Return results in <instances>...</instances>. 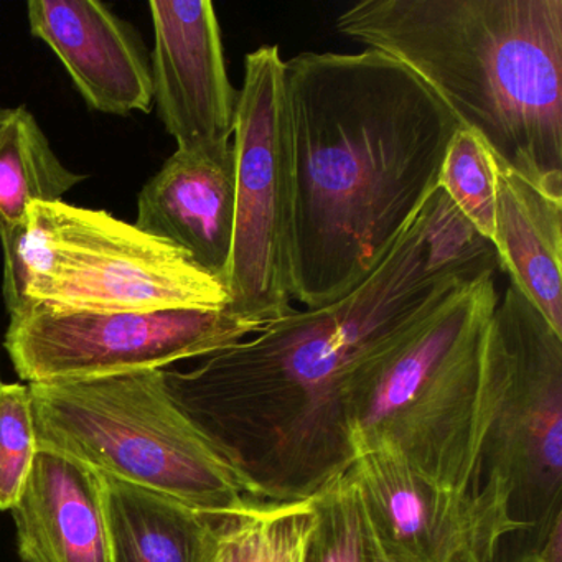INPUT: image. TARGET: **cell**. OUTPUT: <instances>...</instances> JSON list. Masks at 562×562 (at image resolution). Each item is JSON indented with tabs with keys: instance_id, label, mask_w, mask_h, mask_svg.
Returning <instances> with one entry per match:
<instances>
[{
	"instance_id": "obj_1",
	"label": "cell",
	"mask_w": 562,
	"mask_h": 562,
	"mask_svg": "<svg viewBox=\"0 0 562 562\" xmlns=\"http://www.w3.org/2000/svg\"><path fill=\"white\" fill-rule=\"evenodd\" d=\"M496 266L493 246L437 189L353 291L294 308L190 370H162L164 383L246 496L311 498L357 460L347 400L353 371Z\"/></svg>"
},
{
	"instance_id": "obj_2",
	"label": "cell",
	"mask_w": 562,
	"mask_h": 562,
	"mask_svg": "<svg viewBox=\"0 0 562 562\" xmlns=\"http://www.w3.org/2000/svg\"><path fill=\"white\" fill-rule=\"evenodd\" d=\"M292 150V299L305 308L368 278L439 189L459 131L403 64L367 48L285 60Z\"/></svg>"
},
{
	"instance_id": "obj_3",
	"label": "cell",
	"mask_w": 562,
	"mask_h": 562,
	"mask_svg": "<svg viewBox=\"0 0 562 562\" xmlns=\"http://www.w3.org/2000/svg\"><path fill=\"white\" fill-rule=\"evenodd\" d=\"M337 31L403 64L496 162L562 196V0H361Z\"/></svg>"
},
{
	"instance_id": "obj_4",
	"label": "cell",
	"mask_w": 562,
	"mask_h": 562,
	"mask_svg": "<svg viewBox=\"0 0 562 562\" xmlns=\"http://www.w3.org/2000/svg\"><path fill=\"white\" fill-rule=\"evenodd\" d=\"M498 297L495 271L483 272L353 371L347 400L357 459L390 447L437 483L482 490L493 413L485 340Z\"/></svg>"
},
{
	"instance_id": "obj_5",
	"label": "cell",
	"mask_w": 562,
	"mask_h": 562,
	"mask_svg": "<svg viewBox=\"0 0 562 562\" xmlns=\"http://www.w3.org/2000/svg\"><path fill=\"white\" fill-rule=\"evenodd\" d=\"M9 315L228 307L225 284L176 246L103 210L34 203L27 225L0 238Z\"/></svg>"
},
{
	"instance_id": "obj_6",
	"label": "cell",
	"mask_w": 562,
	"mask_h": 562,
	"mask_svg": "<svg viewBox=\"0 0 562 562\" xmlns=\"http://www.w3.org/2000/svg\"><path fill=\"white\" fill-rule=\"evenodd\" d=\"M29 391L38 449L206 513L232 512L249 498L173 403L162 370L32 383Z\"/></svg>"
},
{
	"instance_id": "obj_7",
	"label": "cell",
	"mask_w": 562,
	"mask_h": 562,
	"mask_svg": "<svg viewBox=\"0 0 562 562\" xmlns=\"http://www.w3.org/2000/svg\"><path fill=\"white\" fill-rule=\"evenodd\" d=\"M493 413L480 485L506 503L518 532L495 562H535L562 532V335L509 284L486 328Z\"/></svg>"
},
{
	"instance_id": "obj_8",
	"label": "cell",
	"mask_w": 562,
	"mask_h": 562,
	"mask_svg": "<svg viewBox=\"0 0 562 562\" xmlns=\"http://www.w3.org/2000/svg\"><path fill=\"white\" fill-rule=\"evenodd\" d=\"M233 147L236 215L226 291L228 308L272 324L291 302L292 150L285 60L278 45L245 58Z\"/></svg>"
},
{
	"instance_id": "obj_9",
	"label": "cell",
	"mask_w": 562,
	"mask_h": 562,
	"mask_svg": "<svg viewBox=\"0 0 562 562\" xmlns=\"http://www.w3.org/2000/svg\"><path fill=\"white\" fill-rule=\"evenodd\" d=\"M265 322L228 307L153 312H55L12 315L5 350L22 380H91L205 358L261 331Z\"/></svg>"
},
{
	"instance_id": "obj_10",
	"label": "cell",
	"mask_w": 562,
	"mask_h": 562,
	"mask_svg": "<svg viewBox=\"0 0 562 562\" xmlns=\"http://www.w3.org/2000/svg\"><path fill=\"white\" fill-rule=\"evenodd\" d=\"M350 473L381 541L400 562H495L518 532L495 490L437 483L390 447L358 457Z\"/></svg>"
},
{
	"instance_id": "obj_11",
	"label": "cell",
	"mask_w": 562,
	"mask_h": 562,
	"mask_svg": "<svg viewBox=\"0 0 562 562\" xmlns=\"http://www.w3.org/2000/svg\"><path fill=\"white\" fill-rule=\"evenodd\" d=\"M153 103L177 149L232 143L238 90L209 0H153Z\"/></svg>"
},
{
	"instance_id": "obj_12",
	"label": "cell",
	"mask_w": 562,
	"mask_h": 562,
	"mask_svg": "<svg viewBox=\"0 0 562 562\" xmlns=\"http://www.w3.org/2000/svg\"><path fill=\"white\" fill-rule=\"evenodd\" d=\"M236 215V157L232 143L177 149L140 190V232L186 252L225 284Z\"/></svg>"
},
{
	"instance_id": "obj_13",
	"label": "cell",
	"mask_w": 562,
	"mask_h": 562,
	"mask_svg": "<svg viewBox=\"0 0 562 562\" xmlns=\"http://www.w3.org/2000/svg\"><path fill=\"white\" fill-rule=\"evenodd\" d=\"M29 25L60 58L91 110L127 116L153 110V71L143 42L97 0H31Z\"/></svg>"
},
{
	"instance_id": "obj_14",
	"label": "cell",
	"mask_w": 562,
	"mask_h": 562,
	"mask_svg": "<svg viewBox=\"0 0 562 562\" xmlns=\"http://www.w3.org/2000/svg\"><path fill=\"white\" fill-rule=\"evenodd\" d=\"M11 512L24 562H113L103 476L71 457L38 449Z\"/></svg>"
},
{
	"instance_id": "obj_15",
	"label": "cell",
	"mask_w": 562,
	"mask_h": 562,
	"mask_svg": "<svg viewBox=\"0 0 562 562\" xmlns=\"http://www.w3.org/2000/svg\"><path fill=\"white\" fill-rule=\"evenodd\" d=\"M492 156V154H490ZM498 265L526 301L562 335V196L551 195L492 157Z\"/></svg>"
},
{
	"instance_id": "obj_16",
	"label": "cell",
	"mask_w": 562,
	"mask_h": 562,
	"mask_svg": "<svg viewBox=\"0 0 562 562\" xmlns=\"http://www.w3.org/2000/svg\"><path fill=\"white\" fill-rule=\"evenodd\" d=\"M101 476L113 562H202L220 513Z\"/></svg>"
},
{
	"instance_id": "obj_17",
	"label": "cell",
	"mask_w": 562,
	"mask_h": 562,
	"mask_svg": "<svg viewBox=\"0 0 562 562\" xmlns=\"http://www.w3.org/2000/svg\"><path fill=\"white\" fill-rule=\"evenodd\" d=\"M83 180L61 164L27 108L0 110V238L27 225L34 203L64 202Z\"/></svg>"
},
{
	"instance_id": "obj_18",
	"label": "cell",
	"mask_w": 562,
	"mask_h": 562,
	"mask_svg": "<svg viewBox=\"0 0 562 562\" xmlns=\"http://www.w3.org/2000/svg\"><path fill=\"white\" fill-rule=\"evenodd\" d=\"M314 522L312 498H248L238 508L216 516L202 562H305Z\"/></svg>"
},
{
	"instance_id": "obj_19",
	"label": "cell",
	"mask_w": 562,
	"mask_h": 562,
	"mask_svg": "<svg viewBox=\"0 0 562 562\" xmlns=\"http://www.w3.org/2000/svg\"><path fill=\"white\" fill-rule=\"evenodd\" d=\"M311 498L315 522L305 562H400L381 541L350 470Z\"/></svg>"
},
{
	"instance_id": "obj_20",
	"label": "cell",
	"mask_w": 562,
	"mask_h": 562,
	"mask_svg": "<svg viewBox=\"0 0 562 562\" xmlns=\"http://www.w3.org/2000/svg\"><path fill=\"white\" fill-rule=\"evenodd\" d=\"M439 189L457 212L492 245L495 236V172L492 156L479 136L459 127L450 140Z\"/></svg>"
},
{
	"instance_id": "obj_21",
	"label": "cell",
	"mask_w": 562,
	"mask_h": 562,
	"mask_svg": "<svg viewBox=\"0 0 562 562\" xmlns=\"http://www.w3.org/2000/svg\"><path fill=\"white\" fill-rule=\"evenodd\" d=\"M37 452L29 386L0 380V509L18 502Z\"/></svg>"
}]
</instances>
